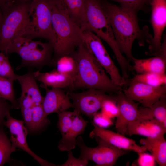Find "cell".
<instances>
[{
    "label": "cell",
    "mask_w": 166,
    "mask_h": 166,
    "mask_svg": "<svg viewBox=\"0 0 166 166\" xmlns=\"http://www.w3.org/2000/svg\"><path fill=\"white\" fill-rule=\"evenodd\" d=\"M70 55L75 60L77 68L73 88L93 89L115 93L122 89L113 83L83 42Z\"/></svg>",
    "instance_id": "2"
},
{
    "label": "cell",
    "mask_w": 166,
    "mask_h": 166,
    "mask_svg": "<svg viewBox=\"0 0 166 166\" xmlns=\"http://www.w3.org/2000/svg\"><path fill=\"white\" fill-rule=\"evenodd\" d=\"M32 123V133L43 130L50 124V121L45 113L42 105L33 106Z\"/></svg>",
    "instance_id": "26"
},
{
    "label": "cell",
    "mask_w": 166,
    "mask_h": 166,
    "mask_svg": "<svg viewBox=\"0 0 166 166\" xmlns=\"http://www.w3.org/2000/svg\"><path fill=\"white\" fill-rule=\"evenodd\" d=\"M37 81L51 88L60 89L73 88L74 78L62 74L56 69L50 72L42 73L38 70L33 72Z\"/></svg>",
    "instance_id": "19"
},
{
    "label": "cell",
    "mask_w": 166,
    "mask_h": 166,
    "mask_svg": "<svg viewBox=\"0 0 166 166\" xmlns=\"http://www.w3.org/2000/svg\"><path fill=\"white\" fill-rule=\"evenodd\" d=\"M68 12L72 19L83 30L86 25L84 0H55Z\"/></svg>",
    "instance_id": "23"
},
{
    "label": "cell",
    "mask_w": 166,
    "mask_h": 166,
    "mask_svg": "<svg viewBox=\"0 0 166 166\" xmlns=\"http://www.w3.org/2000/svg\"><path fill=\"white\" fill-rule=\"evenodd\" d=\"M7 101L0 97V127L4 125L5 118L12 108L11 104Z\"/></svg>",
    "instance_id": "38"
},
{
    "label": "cell",
    "mask_w": 166,
    "mask_h": 166,
    "mask_svg": "<svg viewBox=\"0 0 166 166\" xmlns=\"http://www.w3.org/2000/svg\"><path fill=\"white\" fill-rule=\"evenodd\" d=\"M19 1V0H0V8L8 3L15 2Z\"/></svg>",
    "instance_id": "39"
},
{
    "label": "cell",
    "mask_w": 166,
    "mask_h": 166,
    "mask_svg": "<svg viewBox=\"0 0 166 166\" xmlns=\"http://www.w3.org/2000/svg\"><path fill=\"white\" fill-rule=\"evenodd\" d=\"M151 22L153 35L147 55L154 56L160 49L163 34L166 26V0H150Z\"/></svg>",
    "instance_id": "13"
},
{
    "label": "cell",
    "mask_w": 166,
    "mask_h": 166,
    "mask_svg": "<svg viewBox=\"0 0 166 166\" xmlns=\"http://www.w3.org/2000/svg\"><path fill=\"white\" fill-rule=\"evenodd\" d=\"M53 51L52 45L49 42L43 43L20 37L12 42L6 55L15 53L20 57L21 62L16 68L17 70L26 67L38 69L52 63L51 55Z\"/></svg>",
    "instance_id": "6"
},
{
    "label": "cell",
    "mask_w": 166,
    "mask_h": 166,
    "mask_svg": "<svg viewBox=\"0 0 166 166\" xmlns=\"http://www.w3.org/2000/svg\"><path fill=\"white\" fill-rule=\"evenodd\" d=\"M116 96L118 112L115 127L117 132L125 136L129 124L140 117V108L137 103L126 96L122 89Z\"/></svg>",
    "instance_id": "14"
},
{
    "label": "cell",
    "mask_w": 166,
    "mask_h": 166,
    "mask_svg": "<svg viewBox=\"0 0 166 166\" xmlns=\"http://www.w3.org/2000/svg\"><path fill=\"white\" fill-rule=\"evenodd\" d=\"M84 1L87 23L84 30L91 31L104 41L114 53L121 69L126 68L129 65V61L118 47L112 30L103 9L101 0H84Z\"/></svg>",
    "instance_id": "5"
},
{
    "label": "cell",
    "mask_w": 166,
    "mask_h": 166,
    "mask_svg": "<svg viewBox=\"0 0 166 166\" xmlns=\"http://www.w3.org/2000/svg\"><path fill=\"white\" fill-rule=\"evenodd\" d=\"M2 11L1 9L0 8V22L2 18Z\"/></svg>",
    "instance_id": "40"
},
{
    "label": "cell",
    "mask_w": 166,
    "mask_h": 166,
    "mask_svg": "<svg viewBox=\"0 0 166 166\" xmlns=\"http://www.w3.org/2000/svg\"><path fill=\"white\" fill-rule=\"evenodd\" d=\"M83 42L109 74L113 83L122 88L127 84V81L121 74L105 48L101 38L91 31L86 30L83 31Z\"/></svg>",
    "instance_id": "9"
},
{
    "label": "cell",
    "mask_w": 166,
    "mask_h": 166,
    "mask_svg": "<svg viewBox=\"0 0 166 166\" xmlns=\"http://www.w3.org/2000/svg\"><path fill=\"white\" fill-rule=\"evenodd\" d=\"M140 110L145 116L157 120L166 127V97L160 99L151 108L143 107Z\"/></svg>",
    "instance_id": "24"
},
{
    "label": "cell",
    "mask_w": 166,
    "mask_h": 166,
    "mask_svg": "<svg viewBox=\"0 0 166 166\" xmlns=\"http://www.w3.org/2000/svg\"><path fill=\"white\" fill-rule=\"evenodd\" d=\"M138 156L137 160V165L139 166H154L156 162L153 156L151 154L143 152L138 153Z\"/></svg>",
    "instance_id": "36"
},
{
    "label": "cell",
    "mask_w": 166,
    "mask_h": 166,
    "mask_svg": "<svg viewBox=\"0 0 166 166\" xmlns=\"http://www.w3.org/2000/svg\"><path fill=\"white\" fill-rule=\"evenodd\" d=\"M94 137L98 144L95 147L86 145L81 136L77 138V145L80 150L79 158L88 161H92L96 163V166H113L120 157L129 151L117 148L98 137Z\"/></svg>",
    "instance_id": "8"
},
{
    "label": "cell",
    "mask_w": 166,
    "mask_h": 166,
    "mask_svg": "<svg viewBox=\"0 0 166 166\" xmlns=\"http://www.w3.org/2000/svg\"><path fill=\"white\" fill-rule=\"evenodd\" d=\"M107 93L101 90L89 89L80 93L68 94L72 101L74 110L91 118L101 109L105 100L116 96V95L108 94Z\"/></svg>",
    "instance_id": "10"
},
{
    "label": "cell",
    "mask_w": 166,
    "mask_h": 166,
    "mask_svg": "<svg viewBox=\"0 0 166 166\" xmlns=\"http://www.w3.org/2000/svg\"><path fill=\"white\" fill-rule=\"evenodd\" d=\"M160 48L153 57L146 59L135 57L132 61L133 65L132 70L136 74L147 73H165L166 69V37L164 35Z\"/></svg>",
    "instance_id": "16"
},
{
    "label": "cell",
    "mask_w": 166,
    "mask_h": 166,
    "mask_svg": "<svg viewBox=\"0 0 166 166\" xmlns=\"http://www.w3.org/2000/svg\"><path fill=\"white\" fill-rule=\"evenodd\" d=\"M68 152V159L67 160L62 164L57 165L60 166H86L88 163L87 160L74 157L71 150Z\"/></svg>",
    "instance_id": "37"
},
{
    "label": "cell",
    "mask_w": 166,
    "mask_h": 166,
    "mask_svg": "<svg viewBox=\"0 0 166 166\" xmlns=\"http://www.w3.org/2000/svg\"><path fill=\"white\" fill-rule=\"evenodd\" d=\"M131 81L141 82L152 86L158 87L166 85V75L165 73L136 74Z\"/></svg>",
    "instance_id": "28"
},
{
    "label": "cell",
    "mask_w": 166,
    "mask_h": 166,
    "mask_svg": "<svg viewBox=\"0 0 166 166\" xmlns=\"http://www.w3.org/2000/svg\"><path fill=\"white\" fill-rule=\"evenodd\" d=\"M142 146L150 152L160 166L166 165V141L164 136L141 139Z\"/></svg>",
    "instance_id": "22"
},
{
    "label": "cell",
    "mask_w": 166,
    "mask_h": 166,
    "mask_svg": "<svg viewBox=\"0 0 166 166\" xmlns=\"http://www.w3.org/2000/svg\"><path fill=\"white\" fill-rule=\"evenodd\" d=\"M32 0H19V1L22 2H27L31 1Z\"/></svg>",
    "instance_id": "41"
},
{
    "label": "cell",
    "mask_w": 166,
    "mask_h": 166,
    "mask_svg": "<svg viewBox=\"0 0 166 166\" xmlns=\"http://www.w3.org/2000/svg\"><path fill=\"white\" fill-rule=\"evenodd\" d=\"M53 2V0H32L29 23L24 37L31 39L38 38L46 39L53 49L56 37L52 23Z\"/></svg>",
    "instance_id": "7"
},
{
    "label": "cell",
    "mask_w": 166,
    "mask_h": 166,
    "mask_svg": "<svg viewBox=\"0 0 166 166\" xmlns=\"http://www.w3.org/2000/svg\"><path fill=\"white\" fill-rule=\"evenodd\" d=\"M14 81L0 77V97L9 101L13 109H19L14 88Z\"/></svg>",
    "instance_id": "27"
},
{
    "label": "cell",
    "mask_w": 166,
    "mask_h": 166,
    "mask_svg": "<svg viewBox=\"0 0 166 166\" xmlns=\"http://www.w3.org/2000/svg\"><path fill=\"white\" fill-rule=\"evenodd\" d=\"M88 122L80 113H77L70 129L60 140L58 146L59 149L62 151H69L74 149L77 145V138L83 133Z\"/></svg>",
    "instance_id": "20"
},
{
    "label": "cell",
    "mask_w": 166,
    "mask_h": 166,
    "mask_svg": "<svg viewBox=\"0 0 166 166\" xmlns=\"http://www.w3.org/2000/svg\"><path fill=\"white\" fill-rule=\"evenodd\" d=\"M102 6L112 30L118 47L130 62L134 57L132 48L137 40L140 46L149 44L152 36L148 26L141 28L139 26L137 11L101 0Z\"/></svg>",
    "instance_id": "1"
},
{
    "label": "cell",
    "mask_w": 166,
    "mask_h": 166,
    "mask_svg": "<svg viewBox=\"0 0 166 166\" xmlns=\"http://www.w3.org/2000/svg\"><path fill=\"white\" fill-rule=\"evenodd\" d=\"M101 109V112L108 117L111 119L116 117L118 112L116 96L115 97L105 100L103 102Z\"/></svg>",
    "instance_id": "34"
},
{
    "label": "cell",
    "mask_w": 166,
    "mask_h": 166,
    "mask_svg": "<svg viewBox=\"0 0 166 166\" xmlns=\"http://www.w3.org/2000/svg\"><path fill=\"white\" fill-rule=\"evenodd\" d=\"M18 102L25 126L29 133H32V116L34 104L30 100L26 98L20 99Z\"/></svg>",
    "instance_id": "31"
},
{
    "label": "cell",
    "mask_w": 166,
    "mask_h": 166,
    "mask_svg": "<svg viewBox=\"0 0 166 166\" xmlns=\"http://www.w3.org/2000/svg\"><path fill=\"white\" fill-rule=\"evenodd\" d=\"M55 63L57 71L74 78L77 72V65L75 59L71 55L61 56L52 61Z\"/></svg>",
    "instance_id": "25"
},
{
    "label": "cell",
    "mask_w": 166,
    "mask_h": 166,
    "mask_svg": "<svg viewBox=\"0 0 166 166\" xmlns=\"http://www.w3.org/2000/svg\"><path fill=\"white\" fill-rule=\"evenodd\" d=\"M119 3L120 6L138 12L146 11L150 5V0H110Z\"/></svg>",
    "instance_id": "33"
},
{
    "label": "cell",
    "mask_w": 166,
    "mask_h": 166,
    "mask_svg": "<svg viewBox=\"0 0 166 166\" xmlns=\"http://www.w3.org/2000/svg\"><path fill=\"white\" fill-rule=\"evenodd\" d=\"M16 80L21 86V95L30 98L34 105H42L43 97L40 91L33 72L30 71L23 75H17Z\"/></svg>",
    "instance_id": "21"
},
{
    "label": "cell",
    "mask_w": 166,
    "mask_h": 166,
    "mask_svg": "<svg viewBox=\"0 0 166 166\" xmlns=\"http://www.w3.org/2000/svg\"><path fill=\"white\" fill-rule=\"evenodd\" d=\"M166 127L157 120L143 116L140 117L128 125L126 135H138L146 137L164 136Z\"/></svg>",
    "instance_id": "18"
},
{
    "label": "cell",
    "mask_w": 166,
    "mask_h": 166,
    "mask_svg": "<svg viewBox=\"0 0 166 166\" xmlns=\"http://www.w3.org/2000/svg\"><path fill=\"white\" fill-rule=\"evenodd\" d=\"M78 113L74 110L73 112L66 110L58 114L57 126L62 137L64 136L69 130L75 116Z\"/></svg>",
    "instance_id": "30"
},
{
    "label": "cell",
    "mask_w": 166,
    "mask_h": 166,
    "mask_svg": "<svg viewBox=\"0 0 166 166\" xmlns=\"http://www.w3.org/2000/svg\"><path fill=\"white\" fill-rule=\"evenodd\" d=\"M12 145L5 132L3 126L0 127V166L10 162V155L12 153Z\"/></svg>",
    "instance_id": "29"
},
{
    "label": "cell",
    "mask_w": 166,
    "mask_h": 166,
    "mask_svg": "<svg viewBox=\"0 0 166 166\" xmlns=\"http://www.w3.org/2000/svg\"><path fill=\"white\" fill-rule=\"evenodd\" d=\"M17 76L8 57L4 53L0 52V77L14 81L16 80Z\"/></svg>",
    "instance_id": "32"
},
{
    "label": "cell",
    "mask_w": 166,
    "mask_h": 166,
    "mask_svg": "<svg viewBox=\"0 0 166 166\" xmlns=\"http://www.w3.org/2000/svg\"><path fill=\"white\" fill-rule=\"evenodd\" d=\"M92 123L94 128L89 134L90 137H98L117 148L133 151L137 154L147 151L143 146L138 145L134 140L117 132L98 127L93 122Z\"/></svg>",
    "instance_id": "15"
},
{
    "label": "cell",
    "mask_w": 166,
    "mask_h": 166,
    "mask_svg": "<svg viewBox=\"0 0 166 166\" xmlns=\"http://www.w3.org/2000/svg\"><path fill=\"white\" fill-rule=\"evenodd\" d=\"M93 122L97 126L105 128L113 124L112 119L105 116L101 112H97L93 116Z\"/></svg>",
    "instance_id": "35"
},
{
    "label": "cell",
    "mask_w": 166,
    "mask_h": 166,
    "mask_svg": "<svg viewBox=\"0 0 166 166\" xmlns=\"http://www.w3.org/2000/svg\"><path fill=\"white\" fill-rule=\"evenodd\" d=\"M52 23L56 42L53 48L54 58L70 55L83 42V30L72 19L67 11L53 0Z\"/></svg>",
    "instance_id": "3"
},
{
    "label": "cell",
    "mask_w": 166,
    "mask_h": 166,
    "mask_svg": "<svg viewBox=\"0 0 166 166\" xmlns=\"http://www.w3.org/2000/svg\"><path fill=\"white\" fill-rule=\"evenodd\" d=\"M40 85L46 91L42 105L46 116L54 113L58 114L73 108L68 93H65L61 89L51 88L49 89L42 84Z\"/></svg>",
    "instance_id": "17"
},
{
    "label": "cell",
    "mask_w": 166,
    "mask_h": 166,
    "mask_svg": "<svg viewBox=\"0 0 166 166\" xmlns=\"http://www.w3.org/2000/svg\"><path fill=\"white\" fill-rule=\"evenodd\" d=\"M31 1H19L1 7L2 14L0 22V51L6 55L14 40L25 35L29 23Z\"/></svg>",
    "instance_id": "4"
},
{
    "label": "cell",
    "mask_w": 166,
    "mask_h": 166,
    "mask_svg": "<svg viewBox=\"0 0 166 166\" xmlns=\"http://www.w3.org/2000/svg\"><path fill=\"white\" fill-rule=\"evenodd\" d=\"M122 90L131 100L140 103L144 107L151 108L162 98L166 97V85L152 86L137 81H131L129 86Z\"/></svg>",
    "instance_id": "11"
},
{
    "label": "cell",
    "mask_w": 166,
    "mask_h": 166,
    "mask_svg": "<svg viewBox=\"0 0 166 166\" xmlns=\"http://www.w3.org/2000/svg\"><path fill=\"white\" fill-rule=\"evenodd\" d=\"M4 125L9 129L10 136V139L12 145V152L18 148L31 156L42 166H56V164L40 157L29 148L27 144L26 136L29 133L24 121L18 120L10 116V113L6 117Z\"/></svg>",
    "instance_id": "12"
}]
</instances>
